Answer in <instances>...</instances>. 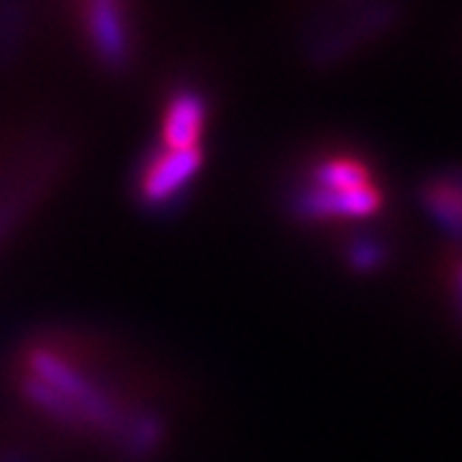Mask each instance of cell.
<instances>
[{
  "instance_id": "cell-4",
  "label": "cell",
  "mask_w": 462,
  "mask_h": 462,
  "mask_svg": "<svg viewBox=\"0 0 462 462\" xmlns=\"http://www.w3.org/2000/svg\"><path fill=\"white\" fill-rule=\"evenodd\" d=\"M88 23H90L93 44L100 57L111 65H121L129 54V36H126V23L121 18L118 5H111V3L90 5Z\"/></svg>"
},
{
  "instance_id": "cell-8",
  "label": "cell",
  "mask_w": 462,
  "mask_h": 462,
  "mask_svg": "<svg viewBox=\"0 0 462 462\" xmlns=\"http://www.w3.org/2000/svg\"><path fill=\"white\" fill-rule=\"evenodd\" d=\"M455 293H457V303H460V311H462V264H460V270H457V281H455Z\"/></svg>"
},
{
  "instance_id": "cell-1",
  "label": "cell",
  "mask_w": 462,
  "mask_h": 462,
  "mask_svg": "<svg viewBox=\"0 0 462 462\" xmlns=\"http://www.w3.org/2000/svg\"><path fill=\"white\" fill-rule=\"evenodd\" d=\"M200 162V149H165L154 154L142 175V196L149 203H167L190 182Z\"/></svg>"
},
{
  "instance_id": "cell-7",
  "label": "cell",
  "mask_w": 462,
  "mask_h": 462,
  "mask_svg": "<svg viewBox=\"0 0 462 462\" xmlns=\"http://www.w3.org/2000/svg\"><path fill=\"white\" fill-rule=\"evenodd\" d=\"M352 260L357 267H375L380 263V252L375 247H370V245H357L355 249V254H352Z\"/></svg>"
},
{
  "instance_id": "cell-3",
  "label": "cell",
  "mask_w": 462,
  "mask_h": 462,
  "mask_svg": "<svg viewBox=\"0 0 462 462\" xmlns=\"http://www.w3.org/2000/svg\"><path fill=\"white\" fill-rule=\"evenodd\" d=\"M206 124V106L196 93H180L170 103L162 126L167 149H199V136Z\"/></svg>"
},
{
  "instance_id": "cell-6",
  "label": "cell",
  "mask_w": 462,
  "mask_h": 462,
  "mask_svg": "<svg viewBox=\"0 0 462 462\" xmlns=\"http://www.w3.org/2000/svg\"><path fill=\"white\" fill-rule=\"evenodd\" d=\"M427 203L439 221L449 229L462 231V190L452 185H434L427 193Z\"/></svg>"
},
{
  "instance_id": "cell-2",
  "label": "cell",
  "mask_w": 462,
  "mask_h": 462,
  "mask_svg": "<svg viewBox=\"0 0 462 462\" xmlns=\"http://www.w3.org/2000/svg\"><path fill=\"white\" fill-rule=\"evenodd\" d=\"M383 206V196L373 185H365L357 190H324L311 188L300 199V211L321 218H365L373 216Z\"/></svg>"
},
{
  "instance_id": "cell-5",
  "label": "cell",
  "mask_w": 462,
  "mask_h": 462,
  "mask_svg": "<svg viewBox=\"0 0 462 462\" xmlns=\"http://www.w3.org/2000/svg\"><path fill=\"white\" fill-rule=\"evenodd\" d=\"M365 185H373L370 172L363 162L357 160H329L316 170L314 188H324V190H357Z\"/></svg>"
}]
</instances>
